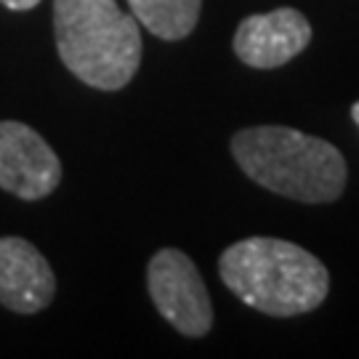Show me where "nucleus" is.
I'll return each instance as SVG.
<instances>
[{"label":"nucleus","mask_w":359,"mask_h":359,"mask_svg":"<svg viewBox=\"0 0 359 359\" xmlns=\"http://www.w3.org/2000/svg\"><path fill=\"white\" fill-rule=\"evenodd\" d=\"M221 280L243 304L271 317H295L327 298L330 274L317 256L277 237H248L221 253Z\"/></svg>","instance_id":"f257e3e1"},{"label":"nucleus","mask_w":359,"mask_h":359,"mask_svg":"<svg viewBox=\"0 0 359 359\" xmlns=\"http://www.w3.org/2000/svg\"><path fill=\"white\" fill-rule=\"evenodd\" d=\"M231 154L258 187L298 203H333L346 189L344 154L330 142L285 126L243 128Z\"/></svg>","instance_id":"f03ea898"},{"label":"nucleus","mask_w":359,"mask_h":359,"mask_svg":"<svg viewBox=\"0 0 359 359\" xmlns=\"http://www.w3.org/2000/svg\"><path fill=\"white\" fill-rule=\"evenodd\" d=\"M56 51L65 67L99 90L126 88L142 65V29L117 0H53Z\"/></svg>","instance_id":"7ed1b4c3"},{"label":"nucleus","mask_w":359,"mask_h":359,"mask_svg":"<svg viewBox=\"0 0 359 359\" xmlns=\"http://www.w3.org/2000/svg\"><path fill=\"white\" fill-rule=\"evenodd\" d=\"M147 285L157 311L181 335L200 338L213 325L210 295L194 261L176 248L157 250L147 269Z\"/></svg>","instance_id":"20e7f679"},{"label":"nucleus","mask_w":359,"mask_h":359,"mask_svg":"<svg viewBox=\"0 0 359 359\" xmlns=\"http://www.w3.org/2000/svg\"><path fill=\"white\" fill-rule=\"evenodd\" d=\"M62 181V163L48 142L25 123H0V189L19 200H40Z\"/></svg>","instance_id":"39448f33"},{"label":"nucleus","mask_w":359,"mask_h":359,"mask_svg":"<svg viewBox=\"0 0 359 359\" xmlns=\"http://www.w3.org/2000/svg\"><path fill=\"white\" fill-rule=\"evenodd\" d=\"M311 40V25L295 8H274L253 13L240 22L234 35V53L240 62L256 69H274L287 65Z\"/></svg>","instance_id":"423d86ee"},{"label":"nucleus","mask_w":359,"mask_h":359,"mask_svg":"<svg viewBox=\"0 0 359 359\" xmlns=\"http://www.w3.org/2000/svg\"><path fill=\"white\" fill-rule=\"evenodd\" d=\"M56 295L51 264L22 237H0V304L16 314H35Z\"/></svg>","instance_id":"0eeeda50"},{"label":"nucleus","mask_w":359,"mask_h":359,"mask_svg":"<svg viewBox=\"0 0 359 359\" xmlns=\"http://www.w3.org/2000/svg\"><path fill=\"white\" fill-rule=\"evenodd\" d=\"M136 22L154 38L181 40L200 22L203 0H128Z\"/></svg>","instance_id":"6e6552de"},{"label":"nucleus","mask_w":359,"mask_h":359,"mask_svg":"<svg viewBox=\"0 0 359 359\" xmlns=\"http://www.w3.org/2000/svg\"><path fill=\"white\" fill-rule=\"evenodd\" d=\"M6 8H11V11H29V8H35L40 0H0Z\"/></svg>","instance_id":"1a4fd4ad"},{"label":"nucleus","mask_w":359,"mask_h":359,"mask_svg":"<svg viewBox=\"0 0 359 359\" xmlns=\"http://www.w3.org/2000/svg\"><path fill=\"white\" fill-rule=\"evenodd\" d=\"M351 117H354V120H357V126H359V102L354 104V107H351Z\"/></svg>","instance_id":"9d476101"}]
</instances>
